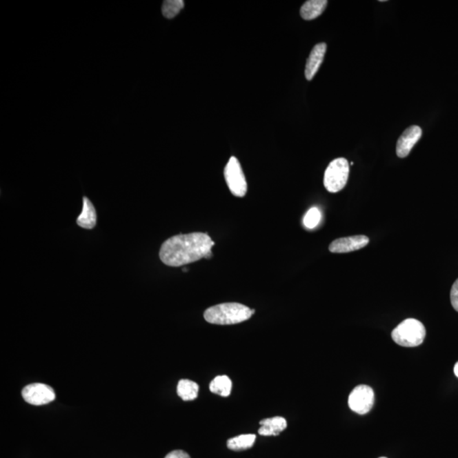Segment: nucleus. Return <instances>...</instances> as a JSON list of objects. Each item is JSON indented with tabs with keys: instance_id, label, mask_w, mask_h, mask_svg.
Wrapping results in <instances>:
<instances>
[{
	"instance_id": "11",
	"label": "nucleus",
	"mask_w": 458,
	"mask_h": 458,
	"mask_svg": "<svg viewBox=\"0 0 458 458\" xmlns=\"http://www.w3.org/2000/svg\"><path fill=\"white\" fill-rule=\"evenodd\" d=\"M97 223V214L93 203L86 197H83V210L77 217V223L83 228L92 229Z\"/></svg>"
},
{
	"instance_id": "9",
	"label": "nucleus",
	"mask_w": 458,
	"mask_h": 458,
	"mask_svg": "<svg viewBox=\"0 0 458 458\" xmlns=\"http://www.w3.org/2000/svg\"><path fill=\"white\" fill-rule=\"evenodd\" d=\"M421 137H422V129L419 126H411L406 128L397 141V157L400 158L408 157L412 148L419 142Z\"/></svg>"
},
{
	"instance_id": "22",
	"label": "nucleus",
	"mask_w": 458,
	"mask_h": 458,
	"mask_svg": "<svg viewBox=\"0 0 458 458\" xmlns=\"http://www.w3.org/2000/svg\"><path fill=\"white\" fill-rule=\"evenodd\" d=\"M188 270L187 268H183V272H188Z\"/></svg>"
},
{
	"instance_id": "6",
	"label": "nucleus",
	"mask_w": 458,
	"mask_h": 458,
	"mask_svg": "<svg viewBox=\"0 0 458 458\" xmlns=\"http://www.w3.org/2000/svg\"><path fill=\"white\" fill-rule=\"evenodd\" d=\"M375 393L371 387L358 386L350 394L348 404L350 408L358 415H364L374 406Z\"/></svg>"
},
{
	"instance_id": "7",
	"label": "nucleus",
	"mask_w": 458,
	"mask_h": 458,
	"mask_svg": "<svg viewBox=\"0 0 458 458\" xmlns=\"http://www.w3.org/2000/svg\"><path fill=\"white\" fill-rule=\"evenodd\" d=\"M22 397L28 404L42 406L50 404L55 398L54 391L49 386L36 383L28 385L22 390Z\"/></svg>"
},
{
	"instance_id": "8",
	"label": "nucleus",
	"mask_w": 458,
	"mask_h": 458,
	"mask_svg": "<svg viewBox=\"0 0 458 458\" xmlns=\"http://www.w3.org/2000/svg\"><path fill=\"white\" fill-rule=\"evenodd\" d=\"M369 239L365 235L350 236L334 240L330 243V251L332 253H348L359 250L368 246Z\"/></svg>"
},
{
	"instance_id": "18",
	"label": "nucleus",
	"mask_w": 458,
	"mask_h": 458,
	"mask_svg": "<svg viewBox=\"0 0 458 458\" xmlns=\"http://www.w3.org/2000/svg\"><path fill=\"white\" fill-rule=\"evenodd\" d=\"M321 219H322V214H321L320 210L312 208L306 212L304 219H303V223L306 228L313 229L319 224Z\"/></svg>"
},
{
	"instance_id": "17",
	"label": "nucleus",
	"mask_w": 458,
	"mask_h": 458,
	"mask_svg": "<svg viewBox=\"0 0 458 458\" xmlns=\"http://www.w3.org/2000/svg\"><path fill=\"white\" fill-rule=\"evenodd\" d=\"M184 6L183 0H165L161 6L162 16L168 20L175 19L183 10Z\"/></svg>"
},
{
	"instance_id": "2",
	"label": "nucleus",
	"mask_w": 458,
	"mask_h": 458,
	"mask_svg": "<svg viewBox=\"0 0 458 458\" xmlns=\"http://www.w3.org/2000/svg\"><path fill=\"white\" fill-rule=\"evenodd\" d=\"M255 310L239 303H223L206 310V322L217 325H232L245 322L250 319Z\"/></svg>"
},
{
	"instance_id": "21",
	"label": "nucleus",
	"mask_w": 458,
	"mask_h": 458,
	"mask_svg": "<svg viewBox=\"0 0 458 458\" xmlns=\"http://www.w3.org/2000/svg\"><path fill=\"white\" fill-rule=\"evenodd\" d=\"M454 374L458 378V361L455 365V367H454Z\"/></svg>"
},
{
	"instance_id": "14",
	"label": "nucleus",
	"mask_w": 458,
	"mask_h": 458,
	"mask_svg": "<svg viewBox=\"0 0 458 458\" xmlns=\"http://www.w3.org/2000/svg\"><path fill=\"white\" fill-rule=\"evenodd\" d=\"M177 395L183 401H193L198 397L199 386L190 379H181L177 388Z\"/></svg>"
},
{
	"instance_id": "23",
	"label": "nucleus",
	"mask_w": 458,
	"mask_h": 458,
	"mask_svg": "<svg viewBox=\"0 0 458 458\" xmlns=\"http://www.w3.org/2000/svg\"><path fill=\"white\" fill-rule=\"evenodd\" d=\"M379 458H387V457H379Z\"/></svg>"
},
{
	"instance_id": "1",
	"label": "nucleus",
	"mask_w": 458,
	"mask_h": 458,
	"mask_svg": "<svg viewBox=\"0 0 458 458\" xmlns=\"http://www.w3.org/2000/svg\"><path fill=\"white\" fill-rule=\"evenodd\" d=\"M215 243L208 234L192 232L166 240L160 250V258L169 267H181L192 262L212 257Z\"/></svg>"
},
{
	"instance_id": "13",
	"label": "nucleus",
	"mask_w": 458,
	"mask_h": 458,
	"mask_svg": "<svg viewBox=\"0 0 458 458\" xmlns=\"http://www.w3.org/2000/svg\"><path fill=\"white\" fill-rule=\"evenodd\" d=\"M327 5V0H309L301 6V16L306 21L316 19L323 14Z\"/></svg>"
},
{
	"instance_id": "5",
	"label": "nucleus",
	"mask_w": 458,
	"mask_h": 458,
	"mask_svg": "<svg viewBox=\"0 0 458 458\" xmlns=\"http://www.w3.org/2000/svg\"><path fill=\"white\" fill-rule=\"evenodd\" d=\"M224 177L231 193L236 197H243L247 192V183L238 159L232 157L224 169Z\"/></svg>"
},
{
	"instance_id": "20",
	"label": "nucleus",
	"mask_w": 458,
	"mask_h": 458,
	"mask_svg": "<svg viewBox=\"0 0 458 458\" xmlns=\"http://www.w3.org/2000/svg\"><path fill=\"white\" fill-rule=\"evenodd\" d=\"M165 458H190V457L183 450H177L168 453Z\"/></svg>"
},
{
	"instance_id": "15",
	"label": "nucleus",
	"mask_w": 458,
	"mask_h": 458,
	"mask_svg": "<svg viewBox=\"0 0 458 458\" xmlns=\"http://www.w3.org/2000/svg\"><path fill=\"white\" fill-rule=\"evenodd\" d=\"M231 390L232 381L226 375L217 376L210 384V390L221 397H228Z\"/></svg>"
},
{
	"instance_id": "19",
	"label": "nucleus",
	"mask_w": 458,
	"mask_h": 458,
	"mask_svg": "<svg viewBox=\"0 0 458 458\" xmlns=\"http://www.w3.org/2000/svg\"><path fill=\"white\" fill-rule=\"evenodd\" d=\"M450 302H452L453 308L458 312V279L453 283L452 290H450Z\"/></svg>"
},
{
	"instance_id": "12",
	"label": "nucleus",
	"mask_w": 458,
	"mask_h": 458,
	"mask_svg": "<svg viewBox=\"0 0 458 458\" xmlns=\"http://www.w3.org/2000/svg\"><path fill=\"white\" fill-rule=\"evenodd\" d=\"M260 424L261 428L258 433L263 437H276L287 428L286 420L282 417L261 420Z\"/></svg>"
},
{
	"instance_id": "10",
	"label": "nucleus",
	"mask_w": 458,
	"mask_h": 458,
	"mask_svg": "<svg viewBox=\"0 0 458 458\" xmlns=\"http://www.w3.org/2000/svg\"><path fill=\"white\" fill-rule=\"evenodd\" d=\"M327 44L325 43H317L313 48L306 61L305 76L308 81L312 80L314 76L319 72L321 65L323 61L324 55L326 54Z\"/></svg>"
},
{
	"instance_id": "16",
	"label": "nucleus",
	"mask_w": 458,
	"mask_h": 458,
	"mask_svg": "<svg viewBox=\"0 0 458 458\" xmlns=\"http://www.w3.org/2000/svg\"><path fill=\"white\" fill-rule=\"evenodd\" d=\"M257 437L255 435H241L237 437L229 439L228 441V448L235 452L245 450L252 448Z\"/></svg>"
},
{
	"instance_id": "3",
	"label": "nucleus",
	"mask_w": 458,
	"mask_h": 458,
	"mask_svg": "<svg viewBox=\"0 0 458 458\" xmlns=\"http://www.w3.org/2000/svg\"><path fill=\"white\" fill-rule=\"evenodd\" d=\"M426 336V327L415 319L404 320L391 333L393 341L404 347L419 346L424 342Z\"/></svg>"
},
{
	"instance_id": "4",
	"label": "nucleus",
	"mask_w": 458,
	"mask_h": 458,
	"mask_svg": "<svg viewBox=\"0 0 458 458\" xmlns=\"http://www.w3.org/2000/svg\"><path fill=\"white\" fill-rule=\"evenodd\" d=\"M350 165L345 158H337L330 162L324 172L323 184L330 193L343 190L348 181Z\"/></svg>"
}]
</instances>
